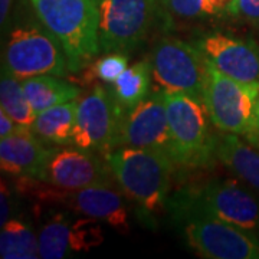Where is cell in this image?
<instances>
[{
  "mask_svg": "<svg viewBox=\"0 0 259 259\" xmlns=\"http://www.w3.org/2000/svg\"><path fill=\"white\" fill-rule=\"evenodd\" d=\"M2 68L20 81L37 75L65 76L71 72L61 42L48 29L33 25L19 26L10 32Z\"/></svg>",
  "mask_w": 259,
  "mask_h": 259,
  "instance_id": "obj_6",
  "label": "cell"
},
{
  "mask_svg": "<svg viewBox=\"0 0 259 259\" xmlns=\"http://www.w3.org/2000/svg\"><path fill=\"white\" fill-rule=\"evenodd\" d=\"M52 150L32 128L20 130L0 140L2 171L18 179L42 180Z\"/></svg>",
  "mask_w": 259,
  "mask_h": 259,
  "instance_id": "obj_14",
  "label": "cell"
},
{
  "mask_svg": "<svg viewBox=\"0 0 259 259\" xmlns=\"http://www.w3.org/2000/svg\"><path fill=\"white\" fill-rule=\"evenodd\" d=\"M166 108L175 164L187 168L210 166L216 157V137L202 98L166 93Z\"/></svg>",
  "mask_w": 259,
  "mask_h": 259,
  "instance_id": "obj_4",
  "label": "cell"
},
{
  "mask_svg": "<svg viewBox=\"0 0 259 259\" xmlns=\"http://www.w3.org/2000/svg\"><path fill=\"white\" fill-rule=\"evenodd\" d=\"M0 189V226H3L10 219V192L5 180H2Z\"/></svg>",
  "mask_w": 259,
  "mask_h": 259,
  "instance_id": "obj_27",
  "label": "cell"
},
{
  "mask_svg": "<svg viewBox=\"0 0 259 259\" xmlns=\"http://www.w3.org/2000/svg\"><path fill=\"white\" fill-rule=\"evenodd\" d=\"M151 62L140 61L127 68L112 83V95L124 111L146 100L151 88Z\"/></svg>",
  "mask_w": 259,
  "mask_h": 259,
  "instance_id": "obj_18",
  "label": "cell"
},
{
  "mask_svg": "<svg viewBox=\"0 0 259 259\" xmlns=\"http://www.w3.org/2000/svg\"><path fill=\"white\" fill-rule=\"evenodd\" d=\"M26 128L19 125L16 121L13 120L12 117H9L3 110H0V140L6 139L12 134H16L20 130Z\"/></svg>",
  "mask_w": 259,
  "mask_h": 259,
  "instance_id": "obj_26",
  "label": "cell"
},
{
  "mask_svg": "<svg viewBox=\"0 0 259 259\" xmlns=\"http://www.w3.org/2000/svg\"><path fill=\"white\" fill-rule=\"evenodd\" d=\"M78 100L58 104L37 114L32 131L47 144L69 146L74 144L76 128Z\"/></svg>",
  "mask_w": 259,
  "mask_h": 259,
  "instance_id": "obj_16",
  "label": "cell"
},
{
  "mask_svg": "<svg viewBox=\"0 0 259 259\" xmlns=\"http://www.w3.org/2000/svg\"><path fill=\"white\" fill-rule=\"evenodd\" d=\"M186 243L202 258L259 259V235L212 216L179 219Z\"/></svg>",
  "mask_w": 259,
  "mask_h": 259,
  "instance_id": "obj_8",
  "label": "cell"
},
{
  "mask_svg": "<svg viewBox=\"0 0 259 259\" xmlns=\"http://www.w3.org/2000/svg\"><path fill=\"white\" fill-rule=\"evenodd\" d=\"M216 158L259 192V151L255 146L239 139L238 134L225 133L216 137Z\"/></svg>",
  "mask_w": 259,
  "mask_h": 259,
  "instance_id": "obj_15",
  "label": "cell"
},
{
  "mask_svg": "<svg viewBox=\"0 0 259 259\" xmlns=\"http://www.w3.org/2000/svg\"><path fill=\"white\" fill-rule=\"evenodd\" d=\"M104 241L100 221L94 218L76 219L71 226V249L74 252H87L97 248Z\"/></svg>",
  "mask_w": 259,
  "mask_h": 259,
  "instance_id": "obj_24",
  "label": "cell"
},
{
  "mask_svg": "<svg viewBox=\"0 0 259 259\" xmlns=\"http://www.w3.org/2000/svg\"><path fill=\"white\" fill-rule=\"evenodd\" d=\"M246 140L249 141L252 146L259 148V97L258 101H256V107H255V127H253L252 134Z\"/></svg>",
  "mask_w": 259,
  "mask_h": 259,
  "instance_id": "obj_28",
  "label": "cell"
},
{
  "mask_svg": "<svg viewBox=\"0 0 259 259\" xmlns=\"http://www.w3.org/2000/svg\"><path fill=\"white\" fill-rule=\"evenodd\" d=\"M127 68L128 52H107V55L95 59L93 64L85 68L79 82L90 83L97 79L105 83H114Z\"/></svg>",
  "mask_w": 259,
  "mask_h": 259,
  "instance_id": "obj_22",
  "label": "cell"
},
{
  "mask_svg": "<svg viewBox=\"0 0 259 259\" xmlns=\"http://www.w3.org/2000/svg\"><path fill=\"white\" fill-rule=\"evenodd\" d=\"M156 16V0H101V52H130L146 37Z\"/></svg>",
  "mask_w": 259,
  "mask_h": 259,
  "instance_id": "obj_10",
  "label": "cell"
},
{
  "mask_svg": "<svg viewBox=\"0 0 259 259\" xmlns=\"http://www.w3.org/2000/svg\"><path fill=\"white\" fill-rule=\"evenodd\" d=\"M33 111L40 114L48 108L79 98L81 90L74 83L58 79L55 75H37L22 81Z\"/></svg>",
  "mask_w": 259,
  "mask_h": 259,
  "instance_id": "obj_17",
  "label": "cell"
},
{
  "mask_svg": "<svg viewBox=\"0 0 259 259\" xmlns=\"http://www.w3.org/2000/svg\"><path fill=\"white\" fill-rule=\"evenodd\" d=\"M258 97L259 82L236 81L221 72L207 59L203 102L209 120L216 128L248 139L255 127Z\"/></svg>",
  "mask_w": 259,
  "mask_h": 259,
  "instance_id": "obj_5",
  "label": "cell"
},
{
  "mask_svg": "<svg viewBox=\"0 0 259 259\" xmlns=\"http://www.w3.org/2000/svg\"><path fill=\"white\" fill-rule=\"evenodd\" d=\"M225 12L232 18L259 23V0H232Z\"/></svg>",
  "mask_w": 259,
  "mask_h": 259,
  "instance_id": "obj_25",
  "label": "cell"
},
{
  "mask_svg": "<svg viewBox=\"0 0 259 259\" xmlns=\"http://www.w3.org/2000/svg\"><path fill=\"white\" fill-rule=\"evenodd\" d=\"M122 193L137 206L141 221H154V216L167 207L171 175L176 168L173 160L147 148L120 146L104 154Z\"/></svg>",
  "mask_w": 259,
  "mask_h": 259,
  "instance_id": "obj_1",
  "label": "cell"
},
{
  "mask_svg": "<svg viewBox=\"0 0 259 259\" xmlns=\"http://www.w3.org/2000/svg\"><path fill=\"white\" fill-rule=\"evenodd\" d=\"M124 112L112 91L95 85L78 100L75 147L97 154H105L115 148Z\"/></svg>",
  "mask_w": 259,
  "mask_h": 259,
  "instance_id": "obj_9",
  "label": "cell"
},
{
  "mask_svg": "<svg viewBox=\"0 0 259 259\" xmlns=\"http://www.w3.org/2000/svg\"><path fill=\"white\" fill-rule=\"evenodd\" d=\"M71 226L72 221L68 212L55 210L44 222L37 242L39 253L44 259H62L71 252Z\"/></svg>",
  "mask_w": 259,
  "mask_h": 259,
  "instance_id": "obj_19",
  "label": "cell"
},
{
  "mask_svg": "<svg viewBox=\"0 0 259 259\" xmlns=\"http://www.w3.org/2000/svg\"><path fill=\"white\" fill-rule=\"evenodd\" d=\"M0 104L2 110L16 121L19 125L32 128L37 115L29 102L22 81L3 68L0 79Z\"/></svg>",
  "mask_w": 259,
  "mask_h": 259,
  "instance_id": "obj_21",
  "label": "cell"
},
{
  "mask_svg": "<svg viewBox=\"0 0 259 259\" xmlns=\"http://www.w3.org/2000/svg\"><path fill=\"white\" fill-rule=\"evenodd\" d=\"M150 62L153 76L163 91L203 100L207 59L196 44L163 37L153 49Z\"/></svg>",
  "mask_w": 259,
  "mask_h": 259,
  "instance_id": "obj_7",
  "label": "cell"
},
{
  "mask_svg": "<svg viewBox=\"0 0 259 259\" xmlns=\"http://www.w3.org/2000/svg\"><path fill=\"white\" fill-rule=\"evenodd\" d=\"M42 25L61 42L71 72L85 69L100 49L98 0H30Z\"/></svg>",
  "mask_w": 259,
  "mask_h": 259,
  "instance_id": "obj_3",
  "label": "cell"
},
{
  "mask_svg": "<svg viewBox=\"0 0 259 259\" xmlns=\"http://www.w3.org/2000/svg\"><path fill=\"white\" fill-rule=\"evenodd\" d=\"M229 2L232 0H166V5L179 18L199 19L216 16L225 12Z\"/></svg>",
  "mask_w": 259,
  "mask_h": 259,
  "instance_id": "obj_23",
  "label": "cell"
},
{
  "mask_svg": "<svg viewBox=\"0 0 259 259\" xmlns=\"http://www.w3.org/2000/svg\"><path fill=\"white\" fill-rule=\"evenodd\" d=\"M12 2L13 0H0V22H2V25H5V22H6Z\"/></svg>",
  "mask_w": 259,
  "mask_h": 259,
  "instance_id": "obj_29",
  "label": "cell"
},
{
  "mask_svg": "<svg viewBox=\"0 0 259 259\" xmlns=\"http://www.w3.org/2000/svg\"><path fill=\"white\" fill-rule=\"evenodd\" d=\"M120 146L147 148L171 158V136L163 90L150 93L146 100L124 112L115 147Z\"/></svg>",
  "mask_w": 259,
  "mask_h": 259,
  "instance_id": "obj_11",
  "label": "cell"
},
{
  "mask_svg": "<svg viewBox=\"0 0 259 259\" xmlns=\"http://www.w3.org/2000/svg\"><path fill=\"white\" fill-rule=\"evenodd\" d=\"M111 168L105 160H100L97 153L82 148H54L48 160L44 182L64 189L79 190L91 186H110Z\"/></svg>",
  "mask_w": 259,
  "mask_h": 259,
  "instance_id": "obj_12",
  "label": "cell"
},
{
  "mask_svg": "<svg viewBox=\"0 0 259 259\" xmlns=\"http://www.w3.org/2000/svg\"><path fill=\"white\" fill-rule=\"evenodd\" d=\"M221 72L241 82H259V44L252 39L209 33L194 42Z\"/></svg>",
  "mask_w": 259,
  "mask_h": 259,
  "instance_id": "obj_13",
  "label": "cell"
},
{
  "mask_svg": "<svg viewBox=\"0 0 259 259\" xmlns=\"http://www.w3.org/2000/svg\"><path fill=\"white\" fill-rule=\"evenodd\" d=\"M166 209L175 221L204 214L259 235V202L232 179H210L186 186L168 197Z\"/></svg>",
  "mask_w": 259,
  "mask_h": 259,
  "instance_id": "obj_2",
  "label": "cell"
},
{
  "mask_svg": "<svg viewBox=\"0 0 259 259\" xmlns=\"http://www.w3.org/2000/svg\"><path fill=\"white\" fill-rule=\"evenodd\" d=\"M0 256L3 259H36L39 242L32 228L18 218H10L0 232Z\"/></svg>",
  "mask_w": 259,
  "mask_h": 259,
  "instance_id": "obj_20",
  "label": "cell"
}]
</instances>
